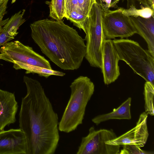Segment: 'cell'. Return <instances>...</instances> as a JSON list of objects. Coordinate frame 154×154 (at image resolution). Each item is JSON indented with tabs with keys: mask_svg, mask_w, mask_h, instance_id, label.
<instances>
[{
	"mask_svg": "<svg viewBox=\"0 0 154 154\" xmlns=\"http://www.w3.org/2000/svg\"><path fill=\"white\" fill-rule=\"evenodd\" d=\"M23 80L27 93L22 98L19 123L27 154H54L60 139L57 114L38 81L26 76Z\"/></svg>",
	"mask_w": 154,
	"mask_h": 154,
	"instance_id": "obj_1",
	"label": "cell"
},
{
	"mask_svg": "<svg viewBox=\"0 0 154 154\" xmlns=\"http://www.w3.org/2000/svg\"><path fill=\"white\" fill-rule=\"evenodd\" d=\"M31 36L42 52L58 67L74 70L80 66L86 54L85 39L62 20L45 19L30 25Z\"/></svg>",
	"mask_w": 154,
	"mask_h": 154,
	"instance_id": "obj_2",
	"label": "cell"
},
{
	"mask_svg": "<svg viewBox=\"0 0 154 154\" xmlns=\"http://www.w3.org/2000/svg\"><path fill=\"white\" fill-rule=\"evenodd\" d=\"M70 87V97L58 124L59 131L66 133L82 123L87 105L94 91V83L85 76L77 78Z\"/></svg>",
	"mask_w": 154,
	"mask_h": 154,
	"instance_id": "obj_3",
	"label": "cell"
},
{
	"mask_svg": "<svg viewBox=\"0 0 154 154\" xmlns=\"http://www.w3.org/2000/svg\"><path fill=\"white\" fill-rule=\"evenodd\" d=\"M120 60L125 62L134 73L154 85V57L137 42L128 39H114Z\"/></svg>",
	"mask_w": 154,
	"mask_h": 154,
	"instance_id": "obj_4",
	"label": "cell"
},
{
	"mask_svg": "<svg viewBox=\"0 0 154 154\" xmlns=\"http://www.w3.org/2000/svg\"><path fill=\"white\" fill-rule=\"evenodd\" d=\"M103 12L101 6L95 3L83 25L86 42L85 57L91 66L101 69L103 46L106 39L102 28Z\"/></svg>",
	"mask_w": 154,
	"mask_h": 154,
	"instance_id": "obj_5",
	"label": "cell"
},
{
	"mask_svg": "<svg viewBox=\"0 0 154 154\" xmlns=\"http://www.w3.org/2000/svg\"><path fill=\"white\" fill-rule=\"evenodd\" d=\"M117 137L112 130H96L94 127H91L89 129L88 134L82 138L76 154H119L120 146L106 143Z\"/></svg>",
	"mask_w": 154,
	"mask_h": 154,
	"instance_id": "obj_6",
	"label": "cell"
},
{
	"mask_svg": "<svg viewBox=\"0 0 154 154\" xmlns=\"http://www.w3.org/2000/svg\"><path fill=\"white\" fill-rule=\"evenodd\" d=\"M0 60L10 63L18 62L52 69L49 62L32 48L19 41L8 42L0 48Z\"/></svg>",
	"mask_w": 154,
	"mask_h": 154,
	"instance_id": "obj_7",
	"label": "cell"
},
{
	"mask_svg": "<svg viewBox=\"0 0 154 154\" xmlns=\"http://www.w3.org/2000/svg\"><path fill=\"white\" fill-rule=\"evenodd\" d=\"M122 8L103 10L102 28L106 39L128 38L137 33L130 17L122 14Z\"/></svg>",
	"mask_w": 154,
	"mask_h": 154,
	"instance_id": "obj_8",
	"label": "cell"
},
{
	"mask_svg": "<svg viewBox=\"0 0 154 154\" xmlns=\"http://www.w3.org/2000/svg\"><path fill=\"white\" fill-rule=\"evenodd\" d=\"M148 116L145 112H143L134 128L113 139L106 141V143L119 146L131 144L140 148L143 147L149 135L147 123Z\"/></svg>",
	"mask_w": 154,
	"mask_h": 154,
	"instance_id": "obj_9",
	"label": "cell"
},
{
	"mask_svg": "<svg viewBox=\"0 0 154 154\" xmlns=\"http://www.w3.org/2000/svg\"><path fill=\"white\" fill-rule=\"evenodd\" d=\"M119 60L112 40L106 39L103 46L101 69L105 85H108L114 82L119 76Z\"/></svg>",
	"mask_w": 154,
	"mask_h": 154,
	"instance_id": "obj_10",
	"label": "cell"
},
{
	"mask_svg": "<svg viewBox=\"0 0 154 154\" xmlns=\"http://www.w3.org/2000/svg\"><path fill=\"white\" fill-rule=\"evenodd\" d=\"M0 154H27L26 137L20 129L0 131Z\"/></svg>",
	"mask_w": 154,
	"mask_h": 154,
	"instance_id": "obj_11",
	"label": "cell"
},
{
	"mask_svg": "<svg viewBox=\"0 0 154 154\" xmlns=\"http://www.w3.org/2000/svg\"><path fill=\"white\" fill-rule=\"evenodd\" d=\"M18 108L14 94L0 89V131L15 122Z\"/></svg>",
	"mask_w": 154,
	"mask_h": 154,
	"instance_id": "obj_12",
	"label": "cell"
},
{
	"mask_svg": "<svg viewBox=\"0 0 154 154\" xmlns=\"http://www.w3.org/2000/svg\"><path fill=\"white\" fill-rule=\"evenodd\" d=\"M137 33L146 42L148 51L154 57V17L148 18L140 17H130Z\"/></svg>",
	"mask_w": 154,
	"mask_h": 154,
	"instance_id": "obj_13",
	"label": "cell"
},
{
	"mask_svg": "<svg viewBox=\"0 0 154 154\" xmlns=\"http://www.w3.org/2000/svg\"><path fill=\"white\" fill-rule=\"evenodd\" d=\"M131 98L128 97L118 107L113 109L109 113L98 115L92 119L96 125L110 119H131Z\"/></svg>",
	"mask_w": 154,
	"mask_h": 154,
	"instance_id": "obj_14",
	"label": "cell"
},
{
	"mask_svg": "<svg viewBox=\"0 0 154 154\" xmlns=\"http://www.w3.org/2000/svg\"><path fill=\"white\" fill-rule=\"evenodd\" d=\"M25 10H20L15 13L9 19L8 22L4 26L0 34V36L3 38L12 40L18 33L17 31L20 26L26 20L23 18Z\"/></svg>",
	"mask_w": 154,
	"mask_h": 154,
	"instance_id": "obj_15",
	"label": "cell"
},
{
	"mask_svg": "<svg viewBox=\"0 0 154 154\" xmlns=\"http://www.w3.org/2000/svg\"><path fill=\"white\" fill-rule=\"evenodd\" d=\"M13 68L16 69H24L26 70V73H36L40 76L44 77L46 78L50 76L54 75L63 76L65 73L57 71L50 69L40 66L33 65L25 64L18 62H14L13 63Z\"/></svg>",
	"mask_w": 154,
	"mask_h": 154,
	"instance_id": "obj_16",
	"label": "cell"
},
{
	"mask_svg": "<svg viewBox=\"0 0 154 154\" xmlns=\"http://www.w3.org/2000/svg\"><path fill=\"white\" fill-rule=\"evenodd\" d=\"M145 112L148 115H154L153 105L154 85L149 82H146L144 90Z\"/></svg>",
	"mask_w": 154,
	"mask_h": 154,
	"instance_id": "obj_17",
	"label": "cell"
},
{
	"mask_svg": "<svg viewBox=\"0 0 154 154\" xmlns=\"http://www.w3.org/2000/svg\"><path fill=\"white\" fill-rule=\"evenodd\" d=\"M140 7V9H138L133 5H132L128 9L122 8V13L124 15L129 17H140L148 18L154 16V9L142 5Z\"/></svg>",
	"mask_w": 154,
	"mask_h": 154,
	"instance_id": "obj_18",
	"label": "cell"
},
{
	"mask_svg": "<svg viewBox=\"0 0 154 154\" xmlns=\"http://www.w3.org/2000/svg\"><path fill=\"white\" fill-rule=\"evenodd\" d=\"M48 3L50 17L57 20H62L65 15L64 0H51Z\"/></svg>",
	"mask_w": 154,
	"mask_h": 154,
	"instance_id": "obj_19",
	"label": "cell"
},
{
	"mask_svg": "<svg viewBox=\"0 0 154 154\" xmlns=\"http://www.w3.org/2000/svg\"><path fill=\"white\" fill-rule=\"evenodd\" d=\"M88 17L75 10H72L66 14L64 17L70 20L75 26L84 31V24Z\"/></svg>",
	"mask_w": 154,
	"mask_h": 154,
	"instance_id": "obj_20",
	"label": "cell"
},
{
	"mask_svg": "<svg viewBox=\"0 0 154 154\" xmlns=\"http://www.w3.org/2000/svg\"><path fill=\"white\" fill-rule=\"evenodd\" d=\"M119 154H154L153 151L143 150L138 146L131 144L123 145Z\"/></svg>",
	"mask_w": 154,
	"mask_h": 154,
	"instance_id": "obj_21",
	"label": "cell"
},
{
	"mask_svg": "<svg viewBox=\"0 0 154 154\" xmlns=\"http://www.w3.org/2000/svg\"><path fill=\"white\" fill-rule=\"evenodd\" d=\"M78 12L88 17L95 0H77Z\"/></svg>",
	"mask_w": 154,
	"mask_h": 154,
	"instance_id": "obj_22",
	"label": "cell"
},
{
	"mask_svg": "<svg viewBox=\"0 0 154 154\" xmlns=\"http://www.w3.org/2000/svg\"><path fill=\"white\" fill-rule=\"evenodd\" d=\"M96 2L101 7L103 10L109 9L111 0H95Z\"/></svg>",
	"mask_w": 154,
	"mask_h": 154,
	"instance_id": "obj_23",
	"label": "cell"
},
{
	"mask_svg": "<svg viewBox=\"0 0 154 154\" xmlns=\"http://www.w3.org/2000/svg\"><path fill=\"white\" fill-rule=\"evenodd\" d=\"M6 23L5 20H3L2 16L0 15V34L2 31L3 27Z\"/></svg>",
	"mask_w": 154,
	"mask_h": 154,
	"instance_id": "obj_24",
	"label": "cell"
},
{
	"mask_svg": "<svg viewBox=\"0 0 154 154\" xmlns=\"http://www.w3.org/2000/svg\"><path fill=\"white\" fill-rule=\"evenodd\" d=\"M121 0H111L110 8H117V4Z\"/></svg>",
	"mask_w": 154,
	"mask_h": 154,
	"instance_id": "obj_25",
	"label": "cell"
},
{
	"mask_svg": "<svg viewBox=\"0 0 154 154\" xmlns=\"http://www.w3.org/2000/svg\"><path fill=\"white\" fill-rule=\"evenodd\" d=\"M140 2L144 5L145 7H149L151 8V6L149 4L147 0H137Z\"/></svg>",
	"mask_w": 154,
	"mask_h": 154,
	"instance_id": "obj_26",
	"label": "cell"
},
{
	"mask_svg": "<svg viewBox=\"0 0 154 154\" xmlns=\"http://www.w3.org/2000/svg\"><path fill=\"white\" fill-rule=\"evenodd\" d=\"M152 8L154 9V0H147Z\"/></svg>",
	"mask_w": 154,
	"mask_h": 154,
	"instance_id": "obj_27",
	"label": "cell"
},
{
	"mask_svg": "<svg viewBox=\"0 0 154 154\" xmlns=\"http://www.w3.org/2000/svg\"><path fill=\"white\" fill-rule=\"evenodd\" d=\"M2 0H0V2Z\"/></svg>",
	"mask_w": 154,
	"mask_h": 154,
	"instance_id": "obj_28",
	"label": "cell"
}]
</instances>
